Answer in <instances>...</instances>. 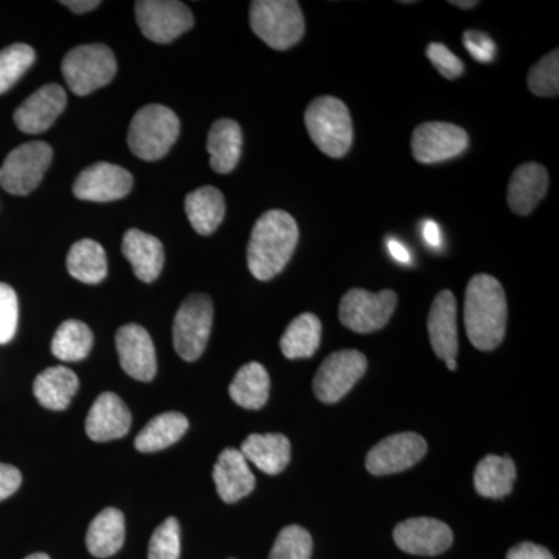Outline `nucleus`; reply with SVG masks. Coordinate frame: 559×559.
<instances>
[{"instance_id":"c756f323","label":"nucleus","mask_w":559,"mask_h":559,"mask_svg":"<svg viewBox=\"0 0 559 559\" xmlns=\"http://www.w3.org/2000/svg\"><path fill=\"white\" fill-rule=\"evenodd\" d=\"M189 429V419L179 412H167L151 419L135 439V450L140 452H157L171 447L182 439Z\"/></svg>"},{"instance_id":"4468645a","label":"nucleus","mask_w":559,"mask_h":559,"mask_svg":"<svg viewBox=\"0 0 559 559\" xmlns=\"http://www.w3.org/2000/svg\"><path fill=\"white\" fill-rule=\"evenodd\" d=\"M393 539L401 550L419 557H436L452 546L450 525L433 518H412L393 530Z\"/></svg>"},{"instance_id":"7ed1b4c3","label":"nucleus","mask_w":559,"mask_h":559,"mask_svg":"<svg viewBox=\"0 0 559 559\" xmlns=\"http://www.w3.org/2000/svg\"><path fill=\"white\" fill-rule=\"evenodd\" d=\"M305 124L314 145L326 156L340 159L352 148V116L340 98L325 95L312 100L305 112Z\"/></svg>"},{"instance_id":"2eb2a0df","label":"nucleus","mask_w":559,"mask_h":559,"mask_svg":"<svg viewBox=\"0 0 559 559\" xmlns=\"http://www.w3.org/2000/svg\"><path fill=\"white\" fill-rule=\"evenodd\" d=\"M132 182L130 171L119 165L98 162L80 173L73 183V194L81 201H117L130 193Z\"/></svg>"},{"instance_id":"79ce46f5","label":"nucleus","mask_w":559,"mask_h":559,"mask_svg":"<svg viewBox=\"0 0 559 559\" xmlns=\"http://www.w3.org/2000/svg\"><path fill=\"white\" fill-rule=\"evenodd\" d=\"M507 559H555L546 547L533 543H521L507 555Z\"/></svg>"},{"instance_id":"a19ab883","label":"nucleus","mask_w":559,"mask_h":559,"mask_svg":"<svg viewBox=\"0 0 559 559\" xmlns=\"http://www.w3.org/2000/svg\"><path fill=\"white\" fill-rule=\"evenodd\" d=\"M22 484L21 471L14 466L0 463V500L10 498L20 489Z\"/></svg>"},{"instance_id":"c85d7f7f","label":"nucleus","mask_w":559,"mask_h":559,"mask_svg":"<svg viewBox=\"0 0 559 559\" xmlns=\"http://www.w3.org/2000/svg\"><path fill=\"white\" fill-rule=\"evenodd\" d=\"M124 543V516L120 510H103L87 530L86 546L91 555L109 558L121 549Z\"/></svg>"},{"instance_id":"f03ea898","label":"nucleus","mask_w":559,"mask_h":559,"mask_svg":"<svg viewBox=\"0 0 559 559\" xmlns=\"http://www.w3.org/2000/svg\"><path fill=\"white\" fill-rule=\"evenodd\" d=\"M465 326L471 344L481 352L498 348L507 329V299L491 275H474L465 294Z\"/></svg>"},{"instance_id":"ddd939ff","label":"nucleus","mask_w":559,"mask_h":559,"mask_svg":"<svg viewBox=\"0 0 559 559\" xmlns=\"http://www.w3.org/2000/svg\"><path fill=\"white\" fill-rule=\"evenodd\" d=\"M428 443L415 432H401L381 440L371 448L366 466L373 476L401 473L417 465L425 457Z\"/></svg>"},{"instance_id":"49530a36","label":"nucleus","mask_w":559,"mask_h":559,"mask_svg":"<svg viewBox=\"0 0 559 559\" xmlns=\"http://www.w3.org/2000/svg\"><path fill=\"white\" fill-rule=\"evenodd\" d=\"M451 3L454 7H459V9L469 10V9H474V7H477V3H479V2H476V0H471V2H460V0H455V2H451Z\"/></svg>"},{"instance_id":"5701e85b","label":"nucleus","mask_w":559,"mask_h":559,"mask_svg":"<svg viewBox=\"0 0 559 559\" xmlns=\"http://www.w3.org/2000/svg\"><path fill=\"white\" fill-rule=\"evenodd\" d=\"M241 454L263 473H282L290 460V443L283 433H252L241 443Z\"/></svg>"},{"instance_id":"f257e3e1","label":"nucleus","mask_w":559,"mask_h":559,"mask_svg":"<svg viewBox=\"0 0 559 559\" xmlns=\"http://www.w3.org/2000/svg\"><path fill=\"white\" fill-rule=\"evenodd\" d=\"M299 242L296 219L283 210H270L253 226L248 246L250 274L261 282L285 270Z\"/></svg>"},{"instance_id":"a878e982","label":"nucleus","mask_w":559,"mask_h":559,"mask_svg":"<svg viewBox=\"0 0 559 559\" xmlns=\"http://www.w3.org/2000/svg\"><path fill=\"white\" fill-rule=\"evenodd\" d=\"M516 465L510 457L489 454L480 460L474 473V488L481 498L502 499L509 496L516 480Z\"/></svg>"},{"instance_id":"bb28decb","label":"nucleus","mask_w":559,"mask_h":559,"mask_svg":"<svg viewBox=\"0 0 559 559\" xmlns=\"http://www.w3.org/2000/svg\"><path fill=\"white\" fill-rule=\"evenodd\" d=\"M186 212L193 229L200 235H212L226 215V201L215 187H202L186 198Z\"/></svg>"},{"instance_id":"20e7f679","label":"nucleus","mask_w":559,"mask_h":559,"mask_svg":"<svg viewBox=\"0 0 559 559\" xmlns=\"http://www.w3.org/2000/svg\"><path fill=\"white\" fill-rule=\"evenodd\" d=\"M180 121L167 106L146 105L135 114L128 131V145L139 159L159 160L179 138Z\"/></svg>"},{"instance_id":"e433bc0d","label":"nucleus","mask_w":559,"mask_h":559,"mask_svg":"<svg viewBox=\"0 0 559 559\" xmlns=\"http://www.w3.org/2000/svg\"><path fill=\"white\" fill-rule=\"evenodd\" d=\"M179 522L175 518H168L151 536L148 559H179Z\"/></svg>"},{"instance_id":"0eeeda50","label":"nucleus","mask_w":559,"mask_h":559,"mask_svg":"<svg viewBox=\"0 0 559 559\" xmlns=\"http://www.w3.org/2000/svg\"><path fill=\"white\" fill-rule=\"evenodd\" d=\"M213 325V304L205 294L187 297L176 312L173 325V344L183 360L200 359Z\"/></svg>"},{"instance_id":"aec40b11","label":"nucleus","mask_w":559,"mask_h":559,"mask_svg":"<svg viewBox=\"0 0 559 559\" xmlns=\"http://www.w3.org/2000/svg\"><path fill=\"white\" fill-rule=\"evenodd\" d=\"M213 480L219 498L226 503L238 502L255 488V476L249 468L248 460L234 448L221 452L213 468Z\"/></svg>"},{"instance_id":"4c0bfd02","label":"nucleus","mask_w":559,"mask_h":559,"mask_svg":"<svg viewBox=\"0 0 559 559\" xmlns=\"http://www.w3.org/2000/svg\"><path fill=\"white\" fill-rule=\"evenodd\" d=\"M20 305L14 289L0 283V344H9L16 334Z\"/></svg>"},{"instance_id":"7c9ffc66","label":"nucleus","mask_w":559,"mask_h":559,"mask_svg":"<svg viewBox=\"0 0 559 559\" xmlns=\"http://www.w3.org/2000/svg\"><path fill=\"white\" fill-rule=\"evenodd\" d=\"M322 323L318 316L305 312L293 320L280 340V348L288 359L311 358L318 352Z\"/></svg>"},{"instance_id":"39448f33","label":"nucleus","mask_w":559,"mask_h":559,"mask_svg":"<svg viewBox=\"0 0 559 559\" xmlns=\"http://www.w3.org/2000/svg\"><path fill=\"white\" fill-rule=\"evenodd\" d=\"M250 27L272 49L288 50L304 38V13L296 0H255Z\"/></svg>"},{"instance_id":"58836bf2","label":"nucleus","mask_w":559,"mask_h":559,"mask_svg":"<svg viewBox=\"0 0 559 559\" xmlns=\"http://www.w3.org/2000/svg\"><path fill=\"white\" fill-rule=\"evenodd\" d=\"M426 55H428L433 68L439 70L440 75H443L444 79L455 80L465 72V66H463L462 60L455 57L444 44L430 43Z\"/></svg>"},{"instance_id":"6e6552de","label":"nucleus","mask_w":559,"mask_h":559,"mask_svg":"<svg viewBox=\"0 0 559 559\" xmlns=\"http://www.w3.org/2000/svg\"><path fill=\"white\" fill-rule=\"evenodd\" d=\"M53 150L46 142H27L11 151L0 167V187L17 197L32 193L49 170Z\"/></svg>"},{"instance_id":"ea45409f","label":"nucleus","mask_w":559,"mask_h":559,"mask_svg":"<svg viewBox=\"0 0 559 559\" xmlns=\"http://www.w3.org/2000/svg\"><path fill=\"white\" fill-rule=\"evenodd\" d=\"M463 44H465L466 50L469 51L474 60L479 62H491L495 60V40L485 35V33L476 31L466 32L463 35Z\"/></svg>"},{"instance_id":"09e8293b","label":"nucleus","mask_w":559,"mask_h":559,"mask_svg":"<svg viewBox=\"0 0 559 559\" xmlns=\"http://www.w3.org/2000/svg\"><path fill=\"white\" fill-rule=\"evenodd\" d=\"M25 559H50L49 555L46 554H33L31 557H27Z\"/></svg>"},{"instance_id":"c9c22d12","label":"nucleus","mask_w":559,"mask_h":559,"mask_svg":"<svg viewBox=\"0 0 559 559\" xmlns=\"http://www.w3.org/2000/svg\"><path fill=\"white\" fill-rule=\"evenodd\" d=\"M528 90L536 97H558L559 92V51L549 55L536 62L530 70L527 79Z\"/></svg>"},{"instance_id":"4be33fe9","label":"nucleus","mask_w":559,"mask_h":559,"mask_svg":"<svg viewBox=\"0 0 559 559\" xmlns=\"http://www.w3.org/2000/svg\"><path fill=\"white\" fill-rule=\"evenodd\" d=\"M124 259L130 261L135 277L145 283H153L159 277L165 263L164 246L153 235L139 229H131L124 234Z\"/></svg>"},{"instance_id":"f704fd0d","label":"nucleus","mask_w":559,"mask_h":559,"mask_svg":"<svg viewBox=\"0 0 559 559\" xmlns=\"http://www.w3.org/2000/svg\"><path fill=\"white\" fill-rule=\"evenodd\" d=\"M312 538L300 525H289L278 533L270 559H311Z\"/></svg>"},{"instance_id":"37998d69","label":"nucleus","mask_w":559,"mask_h":559,"mask_svg":"<svg viewBox=\"0 0 559 559\" xmlns=\"http://www.w3.org/2000/svg\"><path fill=\"white\" fill-rule=\"evenodd\" d=\"M421 230L423 238L428 242V246L433 249H439L441 246V231L439 224H437L436 221H425V223H423Z\"/></svg>"},{"instance_id":"1a4fd4ad","label":"nucleus","mask_w":559,"mask_h":559,"mask_svg":"<svg viewBox=\"0 0 559 559\" xmlns=\"http://www.w3.org/2000/svg\"><path fill=\"white\" fill-rule=\"evenodd\" d=\"M396 304H399V296L390 289L381 293L349 289L341 300L340 320L342 325L355 333H373L388 325Z\"/></svg>"},{"instance_id":"9b49d317","label":"nucleus","mask_w":559,"mask_h":559,"mask_svg":"<svg viewBox=\"0 0 559 559\" xmlns=\"http://www.w3.org/2000/svg\"><path fill=\"white\" fill-rule=\"evenodd\" d=\"M367 370V358L358 349H342L323 360L314 377V395L325 404L337 403L355 388Z\"/></svg>"},{"instance_id":"473e14b6","label":"nucleus","mask_w":559,"mask_h":559,"mask_svg":"<svg viewBox=\"0 0 559 559\" xmlns=\"http://www.w3.org/2000/svg\"><path fill=\"white\" fill-rule=\"evenodd\" d=\"M94 345V334L90 326L80 320H66L55 333L51 353L64 362H76L90 355Z\"/></svg>"},{"instance_id":"9d476101","label":"nucleus","mask_w":559,"mask_h":559,"mask_svg":"<svg viewBox=\"0 0 559 559\" xmlns=\"http://www.w3.org/2000/svg\"><path fill=\"white\" fill-rule=\"evenodd\" d=\"M135 20L143 36L157 44L171 43L194 25L189 7L176 0H140Z\"/></svg>"},{"instance_id":"2f4dec72","label":"nucleus","mask_w":559,"mask_h":559,"mask_svg":"<svg viewBox=\"0 0 559 559\" xmlns=\"http://www.w3.org/2000/svg\"><path fill=\"white\" fill-rule=\"evenodd\" d=\"M68 271L79 282L97 285L108 275L105 249L94 240L76 241L69 250Z\"/></svg>"},{"instance_id":"6ab92c4d","label":"nucleus","mask_w":559,"mask_h":559,"mask_svg":"<svg viewBox=\"0 0 559 559\" xmlns=\"http://www.w3.org/2000/svg\"><path fill=\"white\" fill-rule=\"evenodd\" d=\"M131 421V412L120 396L105 392L91 407L86 419V433L98 443L121 439L130 432Z\"/></svg>"},{"instance_id":"b1692460","label":"nucleus","mask_w":559,"mask_h":559,"mask_svg":"<svg viewBox=\"0 0 559 559\" xmlns=\"http://www.w3.org/2000/svg\"><path fill=\"white\" fill-rule=\"evenodd\" d=\"M242 150V131L235 120L221 119L210 128L207 151L210 167L219 175L234 171L240 162Z\"/></svg>"},{"instance_id":"412c9836","label":"nucleus","mask_w":559,"mask_h":559,"mask_svg":"<svg viewBox=\"0 0 559 559\" xmlns=\"http://www.w3.org/2000/svg\"><path fill=\"white\" fill-rule=\"evenodd\" d=\"M549 189V173L539 164H524L514 170L509 183L511 212L525 216L535 210Z\"/></svg>"},{"instance_id":"72a5a7b5","label":"nucleus","mask_w":559,"mask_h":559,"mask_svg":"<svg viewBox=\"0 0 559 559\" xmlns=\"http://www.w3.org/2000/svg\"><path fill=\"white\" fill-rule=\"evenodd\" d=\"M35 60V50L27 44H13L0 51V94L10 91Z\"/></svg>"},{"instance_id":"dca6fc26","label":"nucleus","mask_w":559,"mask_h":559,"mask_svg":"<svg viewBox=\"0 0 559 559\" xmlns=\"http://www.w3.org/2000/svg\"><path fill=\"white\" fill-rule=\"evenodd\" d=\"M116 345L121 369L134 380H154L157 373V358L148 331L135 323L121 326L117 331Z\"/></svg>"},{"instance_id":"f3484780","label":"nucleus","mask_w":559,"mask_h":559,"mask_svg":"<svg viewBox=\"0 0 559 559\" xmlns=\"http://www.w3.org/2000/svg\"><path fill=\"white\" fill-rule=\"evenodd\" d=\"M68 105V95L58 84H47L32 94L14 112V123L25 134L49 130Z\"/></svg>"},{"instance_id":"cd10ccee","label":"nucleus","mask_w":559,"mask_h":559,"mask_svg":"<svg viewBox=\"0 0 559 559\" xmlns=\"http://www.w3.org/2000/svg\"><path fill=\"white\" fill-rule=\"evenodd\" d=\"M271 381L266 369L259 362L242 366L231 381L230 399L245 409L259 411L270 400Z\"/></svg>"},{"instance_id":"f8f14e48","label":"nucleus","mask_w":559,"mask_h":559,"mask_svg":"<svg viewBox=\"0 0 559 559\" xmlns=\"http://www.w3.org/2000/svg\"><path fill=\"white\" fill-rule=\"evenodd\" d=\"M469 138L463 128L444 121L419 124L412 135V153L421 164L454 159L468 148Z\"/></svg>"},{"instance_id":"393cba45","label":"nucleus","mask_w":559,"mask_h":559,"mask_svg":"<svg viewBox=\"0 0 559 559\" xmlns=\"http://www.w3.org/2000/svg\"><path fill=\"white\" fill-rule=\"evenodd\" d=\"M79 388V377L68 367L57 366L49 367L36 377L33 393L46 409L64 411L72 403Z\"/></svg>"},{"instance_id":"a18cd8bd","label":"nucleus","mask_w":559,"mask_h":559,"mask_svg":"<svg viewBox=\"0 0 559 559\" xmlns=\"http://www.w3.org/2000/svg\"><path fill=\"white\" fill-rule=\"evenodd\" d=\"M62 5L68 7L73 13H87V11L95 10L100 7L98 0H68V2H61Z\"/></svg>"},{"instance_id":"c03bdc74","label":"nucleus","mask_w":559,"mask_h":559,"mask_svg":"<svg viewBox=\"0 0 559 559\" xmlns=\"http://www.w3.org/2000/svg\"><path fill=\"white\" fill-rule=\"evenodd\" d=\"M388 248L390 255L393 257L396 261H400V263L403 264H409L411 263V253L409 250H407L406 246L401 245L400 241L396 240H389L388 241Z\"/></svg>"},{"instance_id":"de8ad7c7","label":"nucleus","mask_w":559,"mask_h":559,"mask_svg":"<svg viewBox=\"0 0 559 559\" xmlns=\"http://www.w3.org/2000/svg\"><path fill=\"white\" fill-rule=\"evenodd\" d=\"M447 366L451 371L457 370V362H455V359L447 360Z\"/></svg>"},{"instance_id":"423d86ee","label":"nucleus","mask_w":559,"mask_h":559,"mask_svg":"<svg viewBox=\"0 0 559 559\" xmlns=\"http://www.w3.org/2000/svg\"><path fill=\"white\" fill-rule=\"evenodd\" d=\"M61 69L73 94L90 95L116 76V55L103 44H86L70 50L62 60Z\"/></svg>"},{"instance_id":"a211bd4d","label":"nucleus","mask_w":559,"mask_h":559,"mask_svg":"<svg viewBox=\"0 0 559 559\" xmlns=\"http://www.w3.org/2000/svg\"><path fill=\"white\" fill-rule=\"evenodd\" d=\"M430 344L437 358L455 359L459 352L457 337V300L451 290L437 294L428 316Z\"/></svg>"}]
</instances>
